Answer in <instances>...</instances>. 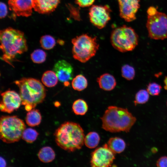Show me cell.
Masks as SVG:
<instances>
[{
    "label": "cell",
    "mask_w": 167,
    "mask_h": 167,
    "mask_svg": "<svg viewBox=\"0 0 167 167\" xmlns=\"http://www.w3.org/2000/svg\"><path fill=\"white\" fill-rule=\"evenodd\" d=\"M108 144L97 148L91 154V165L92 167H110L115 159V155Z\"/></svg>",
    "instance_id": "9c48e42d"
},
{
    "label": "cell",
    "mask_w": 167,
    "mask_h": 167,
    "mask_svg": "<svg viewBox=\"0 0 167 167\" xmlns=\"http://www.w3.org/2000/svg\"><path fill=\"white\" fill-rule=\"evenodd\" d=\"M39 134L35 130L31 128L26 129L24 131L22 138L27 143H33L36 139Z\"/></svg>",
    "instance_id": "d4e9b609"
},
{
    "label": "cell",
    "mask_w": 167,
    "mask_h": 167,
    "mask_svg": "<svg viewBox=\"0 0 167 167\" xmlns=\"http://www.w3.org/2000/svg\"><path fill=\"white\" fill-rule=\"evenodd\" d=\"M162 87L155 82L149 83L147 86V90L149 94L153 96H158L160 93Z\"/></svg>",
    "instance_id": "f1b7e54d"
},
{
    "label": "cell",
    "mask_w": 167,
    "mask_h": 167,
    "mask_svg": "<svg viewBox=\"0 0 167 167\" xmlns=\"http://www.w3.org/2000/svg\"><path fill=\"white\" fill-rule=\"evenodd\" d=\"M120 17L130 22L136 19V14L140 7L139 0H117Z\"/></svg>",
    "instance_id": "7c38bea8"
},
{
    "label": "cell",
    "mask_w": 167,
    "mask_h": 167,
    "mask_svg": "<svg viewBox=\"0 0 167 167\" xmlns=\"http://www.w3.org/2000/svg\"><path fill=\"white\" fill-rule=\"evenodd\" d=\"M41 47L46 49H50L54 48L56 44L55 39L49 35H45L42 36L40 40Z\"/></svg>",
    "instance_id": "cb8c5ba5"
},
{
    "label": "cell",
    "mask_w": 167,
    "mask_h": 167,
    "mask_svg": "<svg viewBox=\"0 0 167 167\" xmlns=\"http://www.w3.org/2000/svg\"><path fill=\"white\" fill-rule=\"evenodd\" d=\"M100 139V137L97 133L91 132L85 137L84 143L88 148H93L98 145Z\"/></svg>",
    "instance_id": "7402d4cb"
},
{
    "label": "cell",
    "mask_w": 167,
    "mask_h": 167,
    "mask_svg": "<svg viewBox=\"0 0 167 167\" xmlns=\"http://www.w3.org/2000/svg\"><path fill=\"white\" fill-rule=\"evenodd\" d=\"M23 120L16 116H2L0 120V137L7 143L18 142L26 129Z\"/></svg>",
    "instance_id": "8992f818"
},
{
    "label": "cell",
    "mask_w": 167,
    "mask_h": 167,
    "mask_svg": "<svg viewBox=\"0 0 167 167\" xmlns=\"http://www.w3.org/2000/svg\"><path fill=\"white\" fill-rule=\"evenodd\" d=\"M45 52L41 49H36L34 50L31 54V58L35 63L40 64L44 62L46 58Z\"/></svg>",
    "instance_id": "4316f807"
},
{
    "label": "cell",
    "mask_w": 167,
    "mask_h": 167,
    "mask_svg": "<svg viewBox=\"0 0 167 167\" xmlns=\"http://www.w3.org/2000/svg\"><path fill=\"white\" fill-rule=\"evenodd\" d=\"M138 36L134 29L123 25L112 32L110 42L113 47L121 52L133 50L138 45Z\"/></svg>",
    "instance_id": "52a82bcc"
},
{
    "label": "cell",
    "mask_w": 167,
    "mask_h": 167,
    "mask_svg": "<svg viewBox=\"0 0 167 167\" xmlns=\"http://www.w3.org/2000/svg\"><path fill=\"white\" fill-rule=\"evenodd\" d=\"M164 86L165 89L167 91V76L165 77L164 79Z\"/></svg>",
    "instance_id": "e575fe53"
},
{
    "label": "cell",
    "mask_w": 167,
    "mask_h": 167,
    "mask_svg": "<svg viewBox=\"0 0 167 167\" xmlns=\"http://www.w3.org/2000/svg\"><path fill=\"white\" fill-rule=\"evenodd\" d=\"M0 49L2 52V59L11 64L17 56L26 52L28 47L24 33L9 27L0 31Z\"/></svg>",
    "instance_id": "6da1fadb"
},
{
    "label": "cell",
    "mask_w": 167,
    "mask_h": 167,
    "mask_svg": "<svg viewBox=\"0 0 167 167\" xmlns=\"http://www.w3.org/2000/svg\"><path fill=\"white\" fill-rule=\"evenodd\" d=\"M111 11L109 6L107 5H93L89 10L90 20L97 28L102 29L110 20Z\"/></svg>",
    "instance_id": "30bf717a"
},
{
    "label": "cell",
    "mask_w": 167,
    "mask_h": 167,
    "mask_svg": "<svg viewBox=\"0 0 167 167\" xmlns=\"http://www.w3.org/2000/svg\"><path fill=\"white\" fill-rule=\"evenodd\" d=\"M67 7L70 11L71 16L75 20L80 21L81 18L79 8L78 7H75L70 4H68Z\"/></svg>",
    "instance_id": "f546056e"
},
{
    "label": "cell",
    "mask_w": 167,
    "mask_h": 167,
    "mask_svg": "<svg viewBox=\"0 0 167 167\" xmlns=\"http://www.w3.org/2000/svg\"></svg>",
    "instance_id": "8d00e7d4"
},
{
    "label": "cell",
    "mask_w": 167,
    "mask_h": 167,
    "mask_svg": "<svg viewBox=\"0 0 167 167\" xmlns=\"http://www.w3.org/2000/svg\"><path fill=\"white\" fill-rule=\"evenodd\" d=\"M156 165L159 167H167V156H163L157 161Z\"/></svg>",
    "instance_id": "d6a6232c"
},
{
    "label": "cell",
    "mask_w": 167,
    "mask_h": 167,
    "mask_svg": "<svg viewBox=\"0 0 167 167\" xmlns=\"http://www.w3.org/2000/svg\"><path fill=\"white\" fill-rule=\"evenodd\" d=\"M60 0H32L34 10L39 13L47 14L54 11Z\"/></svg>",
    "instance_id": "9a60e30c"
},
{
    "label": "cell",
    "mask_w": 167,
    "mask_h": 167,
    "mask_svg": "<svg viewBox=\"0 0 167 167\" xmlns=\"http://www.w3.org/2000/svg\"><path fill=\"white\" fill-rule=\"evenodd\" d=\"M121 71L122 77L127 80H132L135 77L134 68L128 64L123 65L122 67Z\"/></svg>",
    "instance_id": "83f0119b"
},
{
    "label": "cell",
    "mask_w": 167,
    "mask_h": 167,
    "mask_svg": "<svg viewBox=\"0 0 167 167\" xmlns=\"http://www.w3.org/2000/svg\"><path fill=\"white\" fill-rule=\"evenodd\" d=\"M0 167H5L6 166V163L5 160L2 157H0Z\"/></svg>",
    "instance_id": "836d02e7"
},
{
    "label": "cell",
    "mask_w": 167,
    "mask_h": 167,
    "mask_svg": "<svg viewBox=\"0 0 167 167\" xmlns=\"http://www.w3.org/2000/svg\"><path fill=\"white\" fill-rule=\"evenodd\" d=\"M72 108L74 112L76 115H83L87 112L88 107L84 100L79 99L74 102Z\"/></svg>",
    "instance_id": "603a6c76"
},
{
    "label": "cell",
    "mask_w": 167,
    "mask_h": 167,
    "mask_svg": "<svg viewBox=\"0 0 167 167\" xmlns=\"http://www.w3.org/2000/svg\"><path fill=\"white\" fill-rule=\"evenodd\" d=\"M38 156L41 162L48 163L52 161L54 159L55 154L52 148L47 146L44 147L40 150Z\"/></svg>",
    "instance_id": "d6986e66"
},
{
    "label": "cell",
    "mask_w": 167,
    "mask_h": 167,
    "mask_svg": "<svg viewBox=\"0 0 167 167\" xmlns=\"http://www.w3.org/2000/svg\"><path fill=\"white\" fill-rule=\"evenodd\" d=\"M18 87L22 100L21 104L29 111L42 103L46 95L45 88L38 80L33 78H23L15 81Z\"/></svg>",
    "instance_id": "277c9868"
},
{
    "label": "cell",
    "mask_w": 167,
    "mask_h": 167,
    "mask_svg": "<svg viewBox=\"0 0 167 167\" xmlns=\"http://www.w3.org/2000/svg\"><path fill=\"white\" fill-rule=\"evenodd\" d=\"M71 84L74 89L80 91L84 90L87 87L88 80L84 76L79 74L73 79Z\"/></svg>",
    "instance_id": "44dd1931"
},
{
    "label": "cell",
    "mask_w": 167,
    "mask_h": 167,
    "mask_svg": "<svg viewBox=\"0 0 167 167\" xmlns=\"http://www.w3.org/2000/svg\"><path fill=\"white\" fill-rule=\"evenodd\" d=\"M41 116L39 111L37 109H32L28 111L26 117L27 124L31 127L39 125L41 123Z\"/></svg>",
    "instance_id": "ac0fdd59"
},
{
    "label": "cell",
    "mask_w": 167,
    "mask_h": 167,
    "mask_svg": "<svg viewBox=\"0 0 167 167\" xmlns=\"http://www.w3.org/2000/svg\"><path fill=\"white\" fill-rule=\"evenodd\" d=\"M96 81L100 88L106 91L112 90L115 88L117 84L114 77L108 73L101 75L97 79Z\"/></svg>",
    "instance_id": "2e32d148"
},
{
    "label": "cell",
    "mask_w": 167,
    "mask_h": 167,
    "mask_svg": "<svg viewBox=\"0 0 167 167\" xmlns=\"http://www.w3.org/2000/svg\"><path fill=\"white\" fill-rule=\"evenodd\" d=\"M107 143L109 149L114 154L122 152L126 148V144L124 141L117 137L110 138Z\"/></svg>",
    "instance_id": "e0dca14e"
},
{
    "label": "cell",
    "mask_w": 167,
    "mask_h": 167,
    "mask_svg": "<svg viewBox=\"0 0 167 167\" xmlns=\"http://www.w3.org/2000/svg\"><path fill=\"white\" fill-rule=\"evenodd\" d=\"M152 152L153 153H155L157 152V149H156V148H153L152 149Z\"/></svg>",
    "instance_id": "d590c367"
},
{
    "label": "cell",
    "mask_w": 167,
    "mask_h": 167,
    "mask_svg": "<svg viewBox=\"0 0 167 167\" xmlns=\"http://www.w3.org/2000/svg\"><path fill=\"white\" fill-rule=\"evenodd\" d=\"M58 79L54 71H47L42 75L41 81L45 86L48 87H52L57 84Z\"/></svg>",
    "instance_id": "ffe728a7"
},
{
    "label": "cell",
    "mask_w": 167,
    "mask_h": 167,
    "mask_svg": "<svg viewBox=\"0 0 167 167\" xmlns=\"http://www.w3.org/2000/svg\"><path fill=\"white\" fill-rule=\"evenodd\" d=\"M95 0H75V3L79 6L85 7L92 5Z\"/></svg>",
    "instance_id": "4dcf8cb0"
},
{
    "label": "cell",
    "mask_w": 167,
    "mask_h": 167,
    "mask_svg": "<svg viewBox=\"0 0 167 167\" xmlns=\"http://www.w3.org/2000/svg\"><path fill=\"white\" fill-rule=\"evenodd\" d=\"M101 118L102 128L112 133L129 132L136 120L127 109L114 106H109Z\"/></svg>",
    "instance_id": "7a4b0ae2"
},
{
    "label": "cell",
    "mask_w": 167,
    "mask_h": 167,
    "mask_svg": "<svg viewBox=\"0 0 167 167\" xmlns=\"http://www.w3.org/2000/svg\"><path fill=\"white\" fill-rule=\"evenodd\" d=\"M149 37L154 40H163L167 38V15L157 11L148 15L146 23Z\"/></svg>",
    "instance_id": "ba28073f"
},
{
    "label": "cell",
    "mask_w": 167,
    "mask_h": 167,
    "mask_svg": "<svg viewBox=\"0 0 167 167\" xmlns=\"http://www.w3.org/2000/svg\"><path fill=\"white\" fill-rule=\"evenodd\" d=\"M149 94L145 89H141L136 94L134 103L135 105L137 104H142L146 103L148 100Z\"/></svg>",
    "instance_id": "484cf974"
},
{
    "label": "cell",
    "mask_w": 167,
    "mask_h": 167,
    "mask_svg": "<svg viewBox=\"0 0 167 167\" xmlns=\"http://www.w3.org/2000/svg\"><path fill=\"white\" fill-rule=\"evenodd\" d=\"M53 70L61 82L67 83L73 79V68L65 60H61L57 62L54 65Z\"/></svg>",
    "instance_id": "4fadbf2b"
},
{
    "label": "cell",
    "mask_w": 167,
    "mask_h": 167,
    "mask_svg": "<svg viewBox=\"0 0 167 167\" xmlns=\"http://www.w3.org/2000/svg\"><path fill=\"white\" fill-rule=\"evenodd\" d=\"M71 42L73 58L82 63L87 62L94 56L99 47L96 37H92L86 34L73 38Z\"/></svg>",
    "instance_id": "5b68a950"
},
{
    "label": "cell",
    "mask_w": 167,
    "mask_h": 167,
    "mask_svg": "<svg viewBox=\"0 0 167 167\" xmlns=\"http://www.w3.org/2000/svg\"><path fill=\"white\" fill-rule=\"evenodd\" d=\"M54 135L57 145L69 152L80 149L84 143V130L76 123L65 122L56 130Z\"/></svg>",
    "instance_id": "3957f363"
},
{
    "label": "cell",
    "mask_w": 167,
    "mask_h": 167,
    "mask_svg": "<svg viewBox=\"0 0 167 167\" xmlns=\"http://www.w3.org/2000/svg\"><path fill=\"white\" fill-rule=\"evenodd\" d=\"M0 109L2 112L11 113L18 109L21 104L20 96L15 91L7 90L1 94Z\"/></svg>",
    "instance_id": "8fae6325"
},
{
    "label": "cell",
    "mask_w": 167,
    "mask_h": 167,
    "mask_svg": "<svg viewBox=\"0 0 167 167\" xmlns=\"http://www.w3.org/2000/svg\"><path fill=\"white\" fill-rule=\"evenodd\" d=\"M10 9L18 16L28 17L32 15V0H9Z\"/></svg>",
    "instance_id": "5bb4252c"
},
{
    "label": "cell",
    "mask_w": 167,
    "mask_h": 167,
    "mask_svg": "<svg viewBox=\"0 0 167 167\" xmlns=\"http://www.w3.org/2000/svg\"><path fill=\"white\" fill-rule=\"evenodd\" d=\"M0 7V18L1 19L5 18L6 16L8 11L6 5L3 2H1Z\"/></svg>",
    "instance_id": "1f68e13d"
}]
</instances>
